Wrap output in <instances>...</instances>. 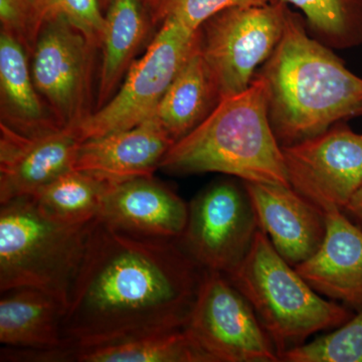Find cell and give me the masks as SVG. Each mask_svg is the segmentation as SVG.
<instances>
[{"mask_svg":"<svg viewBox=\"0 0 362 362\" xmlns=\"http://www.w3.org/2000/svg\"><path fill=\"white\" fill-rule=\"evenodd\" d=\"M289 11L282 39L259 71L265 81L268 116L281 146L362 117V78Z\"/></svg>","mask_w":362,"mask_h":362,"instance_id":"cell-2","label":"cell"},{"mask_svg":"<svg viewBox=\"0 0 362 362\" xmlns=\"http://www.w3.org/2000/svg\"><path fill=\"white\" fill-rule=\"evenodd\" d=\"M285 362H362V308L337 330L287 350Z\"/></svg>","mask_w":362,"mask_h":362,"instance_id":"cell-24","label":"cell"},{"mask_svg":"<svg viewBox=\"0 0 362 362\" xmlns=\"http://www.w3.org/2000/svg\"><path fill=\"white\" fill-rule=\"evenodd\" d=\"M95 221L59 223L45 216L30 195L1 204L0 293L40 290L68 307Z\"/></svg>","mask_w":362,"mask_h":362,"instance_id":"cell-5","label":"cell"},{"mask_svg":"<svg viewBox=\"0 0 362 362\" xmlns=\"http://www.w3.org/2000/svg\"><path fill=\"white\" fill-rule=\"evenodd\" d=\"M100 1H101L102 7H108L111 0H100Z\"/></svg>","mask_w":362,"mask_h":362,"instance_id":"cell-29","label":"cell"},{"mask_svg":"<svg viewBox=\"0 0 362 362\" xmlns=\"http://www.w3.org/2000/svg\"><path fill=\"white\" fill-rule=\"evenodd\" d=\"M159 168L171 175L218 173L245 182L290 185L282 146L269 120L264 78L257 74L244 92L220 100L175 142Z\"/></svg>","mask_w":362,"mask_h":362,"instance_id":"cell-3","label":"cell"},{"mask_svg":"<svg viewBox=\"0 0 362 362\" xmlns=\"http://www.w3.org/2000/svg\"><path fill=\"white\" fill-rule=\"evenodd\" d=\"M197 44L199 30L192 32L175 21H163L110 101L74 128L81 141L130 129L148 120Z\"/></svg>","mask_w":362,"mask_h":362,"instance_id":"cell-7","label":"cell"},{"mask_svg":"<svg viewBox=\"0 0 362 362\" xmlns=\"http://www.w3.org/2000/svg\"><path fill=\"white\" fill-rule=\"evenodd\" d=\"M282 150L290 187L324 211H343L362 187V134L345 122Z\"/></svg>","mask_w":362,"mask_h":362,"instance_id":"cell-11","label":"cell"},{"mask_svg":"<svg viewBox=\"0 0 362 362\" xmlns=\"http://www.w3.org/2000/svg\"><path fill=\"white\" fill-rule=\"evenodd\" d=\"M343 211L362 228V187L350 199L349 204L343 209Z\"/></svg>","mask_w":362,"mask_h":362,"instance_id":"cell-28","label":"cell"},{"mask_svg":"<svg viewBox=\"0 0 362 362\" xmlns=\"http://www.w3.org/2000/svg\"><path fill=\"white\" fill-rule=\"evenodd\" d=\"M185 328L214 362L281 361L251 304L221 272L202 270Z\"/></svg>","mask_w":362,"mask_h":362,"instance_id":"cell-9","label":"cell"},{"mask_svg":"<svg viewBox=\"0 0 362 362\" xmlns=\"http://www.w3.org/2000/svg\"><path fill=\"white\" fill-rule=\"evenodd\" d=\"M149 21L144 0H111L105 16L97 109L108 103L120 87L146 37Z\"/></svg>","mask_w":362,"mask_h":362,"instance_id":"cell-21","label":"cell"},{"mask_svg":"<svg viewBox=\"0 0 362 362\" xmlns=\"http://www.w3.org/2000/svg\"><path fill=\"white\" fill-rule=\"evenodd\" d=\"M289 11L282 0L228 7L201 26L199 49L220 100L250 87L282 39Z\"/></svg>","mask_w":362,"mask_h":362,"instance_id":"cell-6","label":"cell"},{"mask_svg":"<svg viewBox=\"0 0 362 362\" xmlns=\"http://www.w3.org/2000/svg\"><path fill=\"white\" fill-rule=\"evenodd\" d=\"M0 97L1 123L25 134L59 127L40 96L25 47L9 35L0 33Z\"/></svg>","mask_w":362,"mask_h":362,"instance_id":"cell-19","label":"cell"},{"mask_svg":"<svg viewBox=\"0 0 362 362\" xmlns=\"http://www.w3.org/2000/svg\"><path fill=\"white\" fill-rule=\"evenodd\" d=\"M66 305L40 290L1 293L0 343L9 349L45 350L68 346L63 322Z\"/></svg>","mask_w":362,"mask_h":362,"instance_id":"cell-17","label":"cell"},{"mask_svg":"<svg viewBox=\"0 0 362 362\" xmlns=\"http://www.w3.org/2000/svg\"><path fill=\"white\" fill-rule=\"evenodd\" d=\"M226 276L251 304L280 361L311 335L339 327L354 315L349 307L317 293L261 228L246 258Z\"/></svg>","mask_w":362,"mask_h":362,"instance_id":"cell-4","label":"cell"},{"mask_svg":"<svg viewBox=\"0 0 362 362\" xmlns=\"http://www.w3.org/2000/svg\"><path fill=\"white\" fill-rule=\"evenodd\" d=\"M272 0H144L145 8L153 23L177 21L192 32L228 7L264 4Z\"/></svg>","mask_w":362,"mask_h":362,"instance_id":"cell-26","label":"cell"},{"mask_svg":"<svg viewBox=\"0 0 362 362\" xmlns=\"http://www.w3.org/2000/svg\"><path fill=\"white\" fill-rule=\"evenodd\" d=\"M111 183L73 168L30 197L47 218L66 225H86L97 220Z\"/></svg>","mask_w":362,"mask_h":362,"instance_id":"cell-22","label":"cell"},{"mask_svg":"<svg viewBox=\"0 0 362 362\" xmlns=\"http://www.w3.org/2000/svg\"><path fill=\"white\" fill-rule=\"evenodd\" d=\"M326 233L315 254L295 267L321 296L362 308V228L342 209L325 211Z\"/></svg>","mask_w":362,"mask_h":362,"instance_id":"cell-15","label":"cell"},{"mask_svg":"<svg viewBox=\"0 0 362 362\" xmlns=\"http://www.w3.org/2000/svg\"><path fill=\"white\" fill-rule=\"evenodd\" d=\"M81 142L71 128L25 134L0 124V204L37 194L73 169Z\"/></svg>","mask_w":362,"mask_h":362,"instance_id":"cell-12","label":"cell"},{"mask_svg":"<svg viewBox=\"0 0 362 362\" xmlns=\"http://www.w3.org/2000/svg\"><path fill=\"white\" fill-rule=\"evenodd\" d=\"M175 141L153 121L81 142L74 169L117 182L152 176Z\"/></svg>","mask_w":362,"mask_h":362,"instance_id":"cell-16","label":"cell"},{"mask_svg":"<svg viewBox=\"0 0 362 362\" xmlns=\"http://www.w3.org/2000/svg\"><path fill=\"white\" fill-rule=\"evenodd\" d=\"M259 228L244 182L221 180L207 185L188 204L178 240L202 270L232 273L246 258Z\"/></svg>","mask_w":362,"mask_h":362,"instance_id":"cell-8","label":"cell"},{"mask_svg":"<svg viewBox=\"0 0 362 362\" xmlns=\"http://www.w3.org/2000/svg\"><path fill=\"white\" fill-rule=\"evenodd\" d=\"M95 45L63 18L45 23L32 51V76L40 96L62 128L77 127L90 110Z\"/></svg>","mask_w":362,"mask_h":362,"instance_id":"cell-10","label":"cell"},{"mask_svg":"<svg viewBox=\"0 0 362 362\" xmlns=\"http://www.w3.org/2000/svg\"><path fill=\"white\" fill-rule=\"evenodd\" d=\"M37 362H214L187 328L89 347L45 349Z\"/></svg>","mask_w":362,"mask_h":362,"instance_id":"cell-18","label":"cell"},{"mask_svg":"<svg viewBox=\"0 0 362 362\" xmlns=\"http://www.w3.org/2000/svg\"><path fill=\"white\" fill-rule=\"evenodd\" d=\"M188 204L153 176L112 182L97 220L118 232L178 240L187 226Z\"/></svg>","mask_w":362,"mask_h":362,"instance_id":"cell-13","label":"cell"},{"mask_svg":"<svg viewBox=\"0 0 362 362\" xmlns=\"http://www.w3.org/2000/svg\"><path fill=\"white\" fill-rule=\"evenodd\" d=\"M2 32L18 40L32 54L35 42L32 0H0Z\"/></svg>","mask_w":362,"mask_h":362,"instance_id":"cell-27","label":"cell"},{"mask_svg":"<svg viewBox=\"0 0 362 362\" xmlns=\"http://www.w3.org/2000/svg\"><path fill=\"white\" fill-rule=\"evenodd\" d=\"M202 269L178 240L93 223L63 322L68 347H89L187 326Z\"/></svg>","mask_w":362,"mask_h":362,"instance_id":"cell-1","label":"cell"},{"mask_svg":"<svg viewBox=\"0 0 362 362\" xmlns=\"http://www.w3.org/2000/svg\"><path fill=\"white\" fill-rule=\"evenodd\" d=\"M303 11L314 39L330 49L362 45V0H282Z\"/></svg>","mask_w":362,"mask_h":362,"instance_id":"cell-23","label":"cell"},{"mask_svg":"<svg viewBox=\"0 0 362 362\" xmlns=\"http://www.w3.org/2000/svg\"><path fill=\"white\" fill-rule=\"evenodd\" d=\"M243 182L259 228L279 255L293 267L313 256L325 237V211L290 185Z\"/></svg>","mask_w":362,"mask_h":362,"instance_id":"cell-14","label":"cell"},{"mask_svg":"<svg viewBox=\"0 0 362 362\" xmlns=\"http://www.w3.org/2000/svg\"><path fill=\"white\" fill-rule=\"evenodd\" d=\"M218 102V90L197 44L149 119L176 142L199 125Z\"/></svg>","mask_w":362,"mask_h":362,"instance_id":"cell-20","label":"cell"},{"mask_svg":"<svg viewBox=\"0 0 362 362\" xmlns=\"http://www.w3.org/2000/svg\"><path fill=\"white\" fill-rule=\"evenodd\" d=\"M35 40L47 21L63 18L78 28L96 47H101L105 16L100 0H32Z\"/></svg>","mask_w":362,"mask_h":362,"instance_id":"cell-25","label":"cell"}]
</instances>
